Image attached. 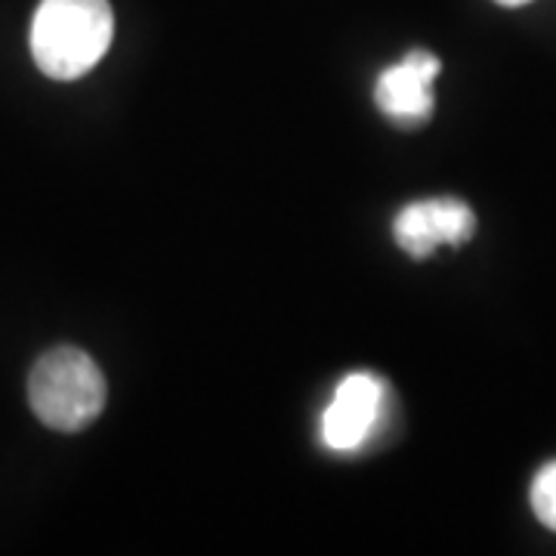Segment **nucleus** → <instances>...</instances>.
I'll list each match as a JSON object with an SVG mask.
<instances>
[{
    "instance_id": "nucleus-4",
    "label": "nucleus",
    "mask_w": 556,
    "mask_h": 556,
    "mask_svg": "<svg viewBox=\"0 0 556 556\" xmlns=\"http://www.w3.org/2000/svg\"><path fill=\"white\" fill-rule=\"evenodd\" d=\"M442 62L427 50H412L408 56L390 68H383L375 87L378 109L402 127H417L433 115V80Z\"/></svg>"
},
{
    "instance_id": "nucleus-5",
    "label": "nucleus",
    "mask_w": 556,
    "mask_h": 556,
    "mask_svg": "<svg viewBox=\"0 0 556 556\" xmlns=\"http://www.w3.org/2000/svg\"><path fill=\"white\" fill-rule=\"evenodd\" d=\"M383 383L375 375L356 371L340 380L338 393L321 415V439L334 452H356L378 427L383 408Z\"/></svg>"
},
{
    "instance_id": "nucleus-3",
    "label": "nucleus",
    "mask_w": 556,
    "mask_h": 556,
    "mask_svg": "<svg viewBox=\"0 0 556 556\" xmlns=\"http://www.w3.org/2000/svg\"><path fill=\"white\" fill-rule=\"evenodd\" d=\"M477 232V217L460 199H427L405 204L396 214L393 236L408 257L424 260L439 244H464Z\"/></svg>"
},
{
    "instance_id": "nucleus-7",
    "label": "nucleus",
    "mask_w": 556,
    "mask_h": 556,
    "mask_svg": "<svg viewBox=\"0 0 556 556\" xmlns=\"http://www.w3.org/2000/svg\"><path fill=\"white\" fill-rule=\"evenodd\" d=\"M501 7H522V3H529V0H497Z\"/></svg>"
},
{
    "instance_id": "nucleus-1",
    "label": "nucleus",
    "mask_w": 556,
    "mask_h": 556,
    "mask_svg": "<svg viewBox=\"0 0 556 556\" xmlns=\"http://www.w3.org/2000/svg\"><path fill=\"white\" fill-rule=\"evenodd\" d=\"M115 38L109 0H40L31 20V56L53 80L87 75Z\"/></svg>"
},
{
    "instance_id": "nucleus-2",
    "label": "nucleus",
    "mask_w": 556,
    "mask_h": 556,
    "mask_svg": "<svg viewBox=\"0 0 556 556\" xmlns=\"http://www.w3.org/2000/svg\"><path fill=\"white\" fill-rule=\"evenodd\" d=\"M28 405L50 430L78 433L90 427L105 408L100 365L78 346H56L43 353L28 375Z\"/></svg>"
},
{
    "instance_id": "nucleus-6",
    "label": "nucleus",
    "mask_w": 556,
    "mask_h": 556,
    "mask_svg": "<svg viewBox=\"0 0 556 556\" xmlns=\"http://www.w3.org/2000/svg\"><path fill=\"white\" fill-rule=\"evenodd\" d=\"M532 510L551 532H556V460L538 470L532 482Z\"/></svg>"
}]
</instances>
